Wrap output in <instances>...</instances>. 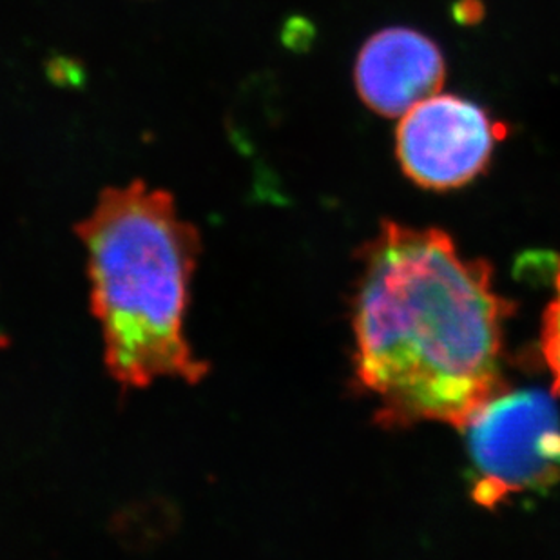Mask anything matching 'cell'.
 Here are the masks:
<instances>
[{"instance_id":"obj_3","label":"cell","mask_w":560,"mask_h":560,"mask_svg":"<svg viewBox=\"0 0 560 560\" xmlns=\"http://www.w3.org/2000/svg\"><path fill=\"white\" fill-rule=\"evenodd\" d=\"M476 466L474 499L493 508L560 479V416L540 390H502L465 429Z\"/></svg>"},{"instance_id":"obj_1","label":"cell","mask_w":560,"mask_h":560,"mask_svg":"<svg viewBox=\"0 0 560 560\" xmlns=\"http://www.w3.org/2000/svg\"><path fill=\"white\" fill-rule=\"evenodd\" d=\"M355 374L385 429L465 430L504 388L502 328L510 303L492 267L439 229L386 223L361 258Z\"/></svg>"},{"instance_id":"obj_4","label":"cell","mask_w":560,"mask_h":560,"mask_svg":"<svg viewBox=\"0 0 560 560\" xmlns=\"http://www.w3.org/2000/svg\"><path fill=\"white\" fill-rule=\"evenodd\" d=\"M498 126L485 109L455 95H434L402 115L397 156L419 186L454 189L474 180L492 159Z\"/></svg>"},{"instance_id":"obj_6","label":"cell","mask_w":560,"mask_h":560,"mask_svg":"<svg viewBox=\"0 0 560 560\" xmlns=\"http://www.w3.org/2000/svg\"><path fill=\"white\" fill-rule=\"evenodd\" d=\"M542 355L546 365L553 374V396L560 397V269L557 275V298L546 312L545 327H542Z\"/></svg>"},{"instance_id":"obj_5","label":"cell","mask_w":560,"mask_h":560,"mask_svg":"<svg viewBox=\"0 0 560 560\" xmlns=\"http://www.w3.org/2000/svg\"><path fill=\"white\" fill-rule=\"evenodd\" d=\"M444 82V60L429 37L407 27L375 33L355 62V85L366 106L402 117L434 96Z\"/></svg>"},{"instance_id":"obj_2","label":"cell","mask_w":560,"mask_h":560,"mask_svg":"<svg viewBox=\"0 0 560 560\" xmlns=\"http://www.w3.org/2000/svg\"><path fill=\"white\" fill-rule=\"evenodd\" d=\"M79 233L115 380L126 386L200 381L206 365L184 334L198 236L171 195L143 182L107 189Z\"/></svg>"}]
</instances>
